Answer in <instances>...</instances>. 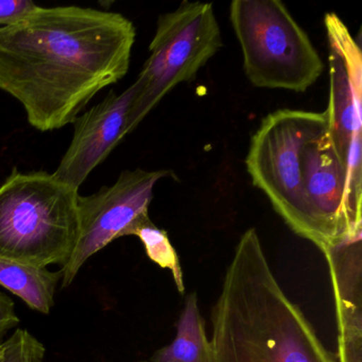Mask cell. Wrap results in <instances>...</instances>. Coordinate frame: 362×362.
<instances>
[{
	"instance_id": "30bf717a",
	"label": "cell",
	"mask_w": 362,
	"mask_h": 362,
	"mask_svg": "<svg viewBox=\"0 0 362 362\" xmlns=\"http://www.w3.org/2000/svg\"><path fill=\"white\" fill-rule=\"evenodd\" d=\"M135 96V83L120 94L111 90L101 103L76 118L71 145L54 173L59 181L79 190L90 173L128 135L127 124Z\"/></svg>"
},
{
	"instance_id": "277c9868",
	"label": "cell",
	"mask_w": 362,
	"mask_h": 362,
	"mask_svg": "<svg viewBox=\"0 0 362 362\" xmlns=\"http://www.w3.org/2000/svg\"><path fill=\"white\" fill-rule=\"evenodd\" d=\"M230 21L252 86L305 93L321 77V57L281 1L234 0Z\"/></svg>"
},
{
	"instance_id": "ac0fdd59",
	"label": "cell",
	"mask_w": 362,
	"mask_h": 362,
	"mask_svg": "<svg viewBox=\"0 0 362 362\" xmlns=\"http://www.w3.org/2000/svg\"><path fill=\"white\" fill-rule=\"evenodd\" d=\"M4 351H5V345L3 343V344H0V362L3 361Z\"/></svg>"
},
{
	"instance_id": "2e32d148",
	"label": "cell",
	"mask_w": 362,
	"mask_h": 362,
	"mask_svg": "<svg viewBox=\"0 0 362 362\" xmlns=\"http://www.w3.org/2000/svg\"><path fill=\"white\" fill-rule=\"evenodd\" d=\"M39 8L31 0H0V28L11 26Z\"/></svg>"
},
{
	"instance_id": "52a82bcc",
	"label": "cell",
	"mask_w": 362,
	"mask_h": 362,
	"mask_svg": "<svg viewBox=\"0 0 362 362\" xmlns=\"http://www.w3.org/2000/svg\"><path fill=\"white\" fill-rule=\"evenodd\" d=\"M169 175L170 170H124L113 185L103 186L90 196L79 194V235L71 259L61 268L62 288L74 283L92 256L127 236L129 228L149 214L154 186Z\"/></svg>"
},
{
	"instance_id": "5bb4252c",
	"label": "cell",
	"mask_w": 362,
	"mask_h": 362,
	"mask_svg": "<svg viewBox=\"0 0 362 362\" xmlns=\"http://www.w3.org/2000/svg\"><path fill=\"white\" fill-rule=\"evenodd\" d=\"M127 236L139 237L145 247L146 254L150 260L156 262L160 268L170 270L177 291L181 294L185 293L183 271H182L177 251L171 245L168 234L151 221L149 214L139 218L129 228Z\"/></svg>"
},
{
	"instance_id": "9c48e42d",
	"label": "cell",
	"mask_w": 362,
	"mask_h": 362,
	"mask_svg": "<svg viewBox=\"0 0 362 362\" xmlns=\"http://www.w3.org/2000/svg\"><path fill=\"white\" fill-rule=\"evenodd\" d=\"M300 181L310 223V243L323 251L340 239L351 236L344 215L345 171L327 130L309 139L303 147Z\"/></svg>"
},
{
	"instance_id": "4fadbf2b",
	"label": "cell",
	"mask_w": 362,
	"mask_h": 362,
	"mask_svg": "<svg viewBox=\"0 0 362 362\" xmlns=\"http://www.w3.org/2000/svg\"><path fill=\"white\" fill-rule=\"evenodd\" d=\"M150 362H211V341L194 292L186 298L175 338L170 344L158 349Z\"/></svg>"
},
{
	"instance_id": "3957f363",
	"label": "cell",
	"mask_w": 362,
	"mask_h": 362,
	"mask_svg": "<svg viewBox=\"0 0 362 362\" xmlns=\"http://www.w3.org/2000/svg\"><path fill=\"white\" fill-rule=\"evenodd\" d=\"M78 197L54 173L14 168L0 185V257L63 268L79 235Z\"/></svg>"
},
{
	"instance_id": "8fae6325",
	"label": "cell",
	"mask_w": 362,
	"mask_h": 362,
	"mask_svg": "<svg viewBox=\"0 0 362 362\" xmlns=\"http://www.w3.org/2000/svg\"><path fill=\"white\" fill-rule=\"evenodd\" d=\"M338 326V362H362V233L328 245Z\"/></svg>"
},
{
	"instance_id": "7c38bea8",
	"label": "cell",
	"mask_w": 362,
	"mask_h": 362,
	"mask_svg": "<svg viewBox=\"0 0 362 362\" xmlns=\"http://www.w3.org/2000/svg\"><path fill=\"white\" fill-rule=\"evenodd\" d=\"M61 279V270L0 257V286L18 296L31 310L49 315Z\"/></svg>"
},
{
	"instance_id": "7a4b0ae2",
	"label": "cell",
	"mask_w": 362,
	"mask_h": 362,
	"mask_svg": "<svg viewBox=\"0 0 362 362\" xmlns=\"http://www.w3.org/2000/svg\"><path fill=\"white\" fill-rule=\"evenodd\" d=\"M211 325V362H338L281 289L254 228L237 243Z\"/></svg>"
},
{
	"instance_id": "9a60e30c",
	"label": "cell",
	"mask_w": 362,
	"mask_h": 362,
	"mask_svg": "<svg viewBox=\"0 0 362 362\" xmlns=\"http://www.w3.org/2000/svg\"><path fill=\"white\" fill-rule=\"evenodd\" d=\"M4 345L1 362H45V345L24 328H18Z\"/></svg>"
},
{
	"instance_id": "6da1fadb",
	"label": "cell",
	"mask_w": 362,
	"mask_h": 362,
	"mask_svg": "<svg viewBox=\"0 0 362 362\" xmlns=\"http://www.w3.org/2000/svg\"><path fill=\"white\" fill-rule=\"evenodd\" d=\"M136 29L126 16L77 6L39 7L0 28V90L30 126L59 130L128 74Z\"/></svg>"
},
{
	"instance_id": "ba28073f",
	"label": "cell",
	"mask_w": 362,
	"mask_h": 362,
	"mask_svg": "<svg viewBox=\"0 0 362 362\" xmlns=\"http://www.w3.org/2000/svg\"><path fill=\"white\" fill-rule=\"evenodd\" d=\"M330 90L327 134L345 171L346 188H362V56L359 45L339 16L324 18Z\"/></svg>"
},
{
	"instance_id": "8992f818",
	"label": "cell",
	"mask_w": 362,
	"mask_h": 362,
	"mask_svg": "<svg viewBox=\"0 0 362 362\" xmlns=\"http://www.w3.org/2000/svg\"><path fill=\"white\" fill-rule=\"evenodd\" d=\"M327 130L325 111L277 110L262 119L250 141L245 167L281 219L302 238L311 228L300 181V151L309 139Z\"/></svg>"
},
{
	"instance_id": "5b68a950",
	"label": "cell",
	"mask_w": 362,
	"mask_h": 362,
	"mask_svg": "<svg viewBox=\"0 0 362 362\" xmlns=\"http://www.w3.org/2000/svg\"><path fill=\"white\" fill-rule=\"evenodd\" d=\"M221 46L213 4L183 1L175 11L160 16L149 58L134 82L136 96L129 113L127 134L175 86L194 80Z\"/></svg>"
},
{
	"instance_id": "e0dca14e",
	"label": "cell",
	"mask_w": 362,
	"mask_h": 362,
	"mask_svg": "<svg viewBox=\"0 0 362 362\" xmlns=\"http://www.w3.org/2000/svg\"><path fill=\"white\" fill-rule=\"evenodd\" d=\"M21 320L16 310V304L8 294L0 291V344L10 330L20 324Z\"/></svg>"
},
{
	"instance_id": "d6986e66",
	"label": "cell",
	"mask_w": 362,
	"mask_h": 362,
	"mask_svg": "<svg viewBox=\"0 0 362 362\" xmlns=\"http://www.w3.org/2000/svg\"><path fill=\"white\" fill-rule=\"evenodd\" d=\"M139 362H150V361H139Z\"/></svg>"
}]
</instances>
